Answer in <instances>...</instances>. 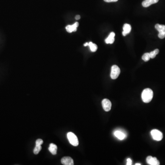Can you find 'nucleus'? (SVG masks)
<instances>
[{
	"label": "nucleus",
	"instance_id": "nucleus-1",
	"mask_svg": "<svg viewBox=\"0 0 165 165\" xmlns=\"http://www.w3.org/2000/svg\"><path fill=\"white\" fill-rule=\"evenodd\" d=\"M142 99L143 102L148 103L152 101L153 97V92L149 88L144 89L142 92Z\"/></svg>",
	"mask_w": 165,
	"mask_h": 165
},
{
	"label": "nucleus",
	"instance_id": "nucleus-2",
	"mask_svg": "<svg viewBox=\"0 0 165 165\" xmlns=\"http://www.w3.org/2000/svg\"><path fill=\"white\" fill-rule=\"evenodd\" d=\"M67 139L69 142L73 146H77L79 145V140L78 138L75 134L72 132H69L67 134Z\"/></svg>",
	"mask_w": 165,
	"mask_h": 165
},
{
	"label": "nucleus",
	"instance_id": "nucleus-3",
	"mask_svg": "<svg viewBox=\"0 0 165 165\" xmlns=\"http://www.w3.org/2000/svg\"><path fill=\"white\" fill-rule=\"evenodd\" d=\"M151 135L153 140L156 141H161L163 138V134L160 131L157 130H153L151 131Z\"/></svg>",
	"mask_w": 165,
	"mask_h": 165
},
{
	"label": "nucleus",
	"instance_id": "nucleus-4",
	"mask_svg": "<svg viewBox=\"0 0 165 165\" xmlns=\"http://www.w3.org/2000/svg\"><path fill=\"white\" fill-rule=\"evenodd\" d=\"M120 74V69L118 66H112L110 73V77L113 79H116L118 77Z\"/></svg>",
	"mask_w": 165,
	"mask_h": 165
},
{
	"label": "nucleus",
	"instance_id": "nucleus-5",
	"mask_svg": "<svg viewBox=\"0 0 165 165\" xmlns=\"http://www.w3.org/2000/svg\"><path fill=\"white\" fill-rule=\"evenodd\" d=\"M155 28L159 32V38L161 39H164L165 37V25L157 24L155 25Z\"/></svg>",
	"mask_w": 165,
	"mask_h": 165
},
{
	"label": "nucleus",
	"instance_id": "nucleus-6",
	"mask_svg": "<svg viewBox=\"0 0 165 165\" xmlns=\"http://www.w3.org/2000/svg\"><path fill=\"white\" fill-rule=\"evenodd\" d=\"M102 105L103 109L106 112H109L111 109L112 103L108 99H104L102 101Z\"/></svg>",
	"mask_w": 165,
	"mask_h": 165
},
{
	"label": "nucleus",
	"instance_id": "nucleus-7",
	"mask_svg": "<svg viewBox=\"0 0 165 165\" xmlns=\"http://www.w3.org/2000/svg\"><path fill=\"white\" fill-rule=\"evenodd\" d=\"M146 161L150 165H159L160 162L156 157H153L152 156H148L146 158Z\"/></svg>",
	"mask_w": 165,
	"mask_h": 165
},
{
	"label": "nucleus",
	"instance_id": "nucleus-8",
	"mask_svg": "<svg viewBox=\"0 0 165 165\" xmlns=\"http://www.w3.org/2000/svg\"><path fill=\"white\" fill-rule=\"evenodd\" d=\"M61 162L63 165H74V162L73 159L70 157H65L62 158L61 160Z\"/></svg>",
	"mask_w": 165,
	"mask_h": 165
},
{
	"label": "nucleus",
	"instance_id": "nucleus-9",
	"mask_svg": "<svg viewBox=\"0 0 165 165\" xmlns=\"http://www.w3.org/2000/svg\"><path fill=\"white\" fill-rule=\"evenodd\" d=\"M79 23L76 22L72 25H67L66 27V28L67 32L70 33H72L73 32H75L77 31V28L79 26Z\"/></svg>",
	"mask_w": 165,
	"mask_h": 165
},
{
	"label": "nucleus",
	"instance_id": "nucleus-10",
	"mask_svg": "<svg viewBox=\"0 0 165 165\" xmlns=\"http://www.w3.org/2000/svg\"><path fill=\"white\" fill-rule=\"evenodd\" d=\"M114 135L120 140H123L126 137V134L120 130H117L114 133Z\"/></svg>",
	"mask_w": 165,
	"mask_h": 165
},
{
	"label": "nucleus",
	"instance_id": "nucleus-11",
	"mask_svg": "<svg viewBox=\"0 0 165 165\" xmlns=\"http://www.w3.org/2000/svg\"><path fill=\"white\" fill-rule=\"evenodd\" d=\"M159 0H144L142 2V4L144 8H148L152 5L157 3Z\"/></svg>",
	"mask_w": 165,
	"mask_h": 165
},
{
	"label": "nucleus",
	"instance_id": "nucleus-12",
	"mask_svg": "<svg viewBox=\"0 0 165 165\" xmlns=\"http://www.w3.org/2000/svg\"><path fill=\"white\" fill-rule=\"evenodd\" d=\"M115 34L114 32H112L108 36L105 40V42L106 44H112L115 41Z\"/></svg>",
	"mask_w": 165,
	"mask_h": 165
},
{
	"label": "nucleus",
	"instance_id": "nucleus-13",
	"mask_svg": "<svg viewBox=\"0 0 165 165\" xmlns=\"http://www.w3.org/2000/svg\"><path fill=\"white\" fill-rule=\"evenodd\" d=\"M57 147L56 144H54L52 143L50 144L49 150L52 155H56L57 154Z\"/></svg>",
	"mask_w": 165,
	"mask_h": 165
},
{
	"label": "nucleus",
	"instance_id": "nucleus-14",
	"mask_svg": "<svg viewBox=\"0 0 165 165\" xmlns=\"http://www.w3.org/2000/svg\"><path fill=\"white\" fill-rule=\"evenodd\" d=\"M123 31L124 33L127 35L130 32L131 30V26L130 24L125 23L123 25Z\"/></svg>",
	"mask_w": 165,
	"mask_h": 165
},
{
	"label": "nucleus",
	"instance_id": "nucleus-15",
	"mask_svg": "<svg viewBox=\"0 0 165 165\" xmlns=\"http://www.w3.org/2000/svg\"><path fill=\"white\" fill-rule=\"evenodd\" d=\"M89 46V48H90V49H91V51L92 52H96L98 48V47H97V45H96L95 44L93 43L92 42H90L88 44Z\"/></svg>",
	"mask_w": 165,
	"mask_h": 165
},
{
	"label": "nucleus",
	"instance_id": "nucleus-16",
	"mask_svg": "<svg viewBox=\"0 0 165 165\" xmlns=\"http://www.w3.org/2000/svg\"><path fill=\"white\" fill-rule=\"evenodd\" d=\"M159 49H156L154 51L150 52H149L150 58H152V59H153V58H155V57L159 53Z\"/></svg>",
	"mask_w": 165,
	"mask_h": 165
},
{
	"label": "nucleus",
	"instance_id": "nucleus-17",
	"mask_svg": "<svg viewBox=\"0 0 165 165\" xmlns=\"http://www.w3.org/2000/svg\"><path fill=\"white\" fill-rule=\"evenodd\" d=\"M143 59L144 62H148L150 59V56L149 55V53H145L143 55L142 57Z\"/></svg>",
	"mask_w": 165,
	"mask_h": 165
},
{
	"label": "nucleus",
	"instance_id": "nucleus-18",
	"mask_svg": "<svg viewBox=\"0 0 165 165\" xmlns=\"http://www.w3.org/2000/svg\"><path fill=\"white\" fill-rule=\"evenodd\" d=\"M42 147L41 145H36L35 149H34V153L35 155H37L40 150H41Z\"/></svg>",
	"mask_w": 165,
	"mask_h": 165
},
{
	"label": "nucleus",
	"instance_id": "nucleus-19",
	"mask_svg": "<svg viewBox=\"0 0 165 165\" xmlns=\"http://www.w3.org/2000/svg\"><path fill=\"white\" fill-rule=\"evenodd\" d=\"M43 140L41 139H38L36 141V145H41V144H43Z\"/></svg>",
	"mask_w": 165,
	"mask_h": 165
},
{
	"label": "nucleus",
	"instance_id": "nucleus-20",
	"mask_svg": "<svg viewBox=\"0 0 165 165\" xmlns=\"http://www.w3.org/2000/svg\"><path fill=\"white\" fill-rule=\"evenodd\" d=\"M127 165H131L132 164V161L130 158H128L127 160Z\"/></svg>",
	"mask_w": 165,
	"mask_h": 165
},
{
	"label": "nucleus",
	"instance_id": "nucleus-21",
	"mask_svg": "<svg viewBox=\"0 0 165 165\" xmlns=\"http://www.w3.org/2000/svg\"><path fill=\"white\" fill-rule=\"evenodd\" d=\"M104 1L106 2H116L118 1V0H104Z\"/></svg>",
	"mask_w": 165,
	"mask_h": 165
},
{
	"label": "nucleus",
	"instance_id": "nucleus-22",
	"mask_svg": "<svg viewBox=\"0 0 165 165\" xmlns=\"http://www.w3.org/2000/svg\"><path fill=\"white\" fill-rule=\"evenodd\" d=\"M80 18H81L80 16H79V15H77V16H76V17H75V19H76V20H79V19H80Z\"/></svg>",
	"mask_w": 165,
	"mask_h": 165
},
{
	"label": "nucleus",
	"instance_id": "nucleus-23",
	"mask_svg": "<svg viewBox=\"0 0 165 165\" xmlns=\"http://www.w3.org/2000/svg\"><path fill=\"white\" fill-rule=\"evenodd\" d=\"M88 44H89V43H88V42H86V43L84 44V46H86L88 45Z\"/></svg>",
	"mask_w": 165,
	"mask_h": 165
},
{
	"label": "nucleus",
	"instance_id": "nucleus-24",
	"mask_svg": "<svg viewBox=\"0 0 165 165\" xmlns=\"http://www.w3.org/2000/svg\"><path fill=\"white\" fill-rule=\"evenodd\" d=\"M141 164H140V163H136L135 165H140Z\"/></svg>",
	"mask_w": 165,
	"mask_h": 165
}]
</instances>
